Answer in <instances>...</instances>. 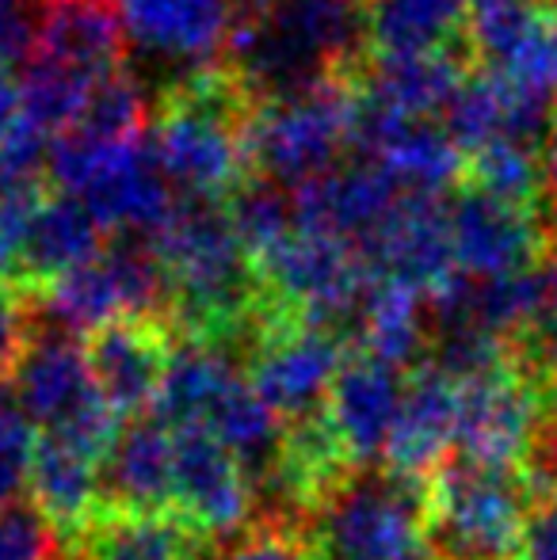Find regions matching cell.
Here are the masks:
<instances>
[{
	"label": "cell",
	"instance_id": "cell-1",
	"mask_svg": "<svg viewBox=\"0 0 557 560\" xmlns=\"http://www.w3.org/2000/svg\"><path fill=\"white\" fill-rule=\"evenodd\" d=\"M256 107L225 66L195 69L164 92L146 145L179 199L225 202L253 179L248 126Z\"/></svg>",
	"mask_w": 557,
	"mask_h": 560
},
{
	"label": "cell",
	"instance_id": "cell-2",
	"mask_svg": "<svg viewBox=\"0 0 557 560\" xmlns=\"http://www.w3.org/2000/svg\"><path fill=\"white\" fill-rule=\"evenodd\" d=\"M317 560H439L428 530V480L351 469L305 518Z\"/></svg>",
	"mask_w": 557,
	"mask_h": 560
},
{
	"label": "cell",
	"instance_id": "cell-3",
	"mask_svg": "<svg viewBox=\"0 0 557 560\" xmlns=\"http://www.w3.org/2000/svg\"><path fill=\"white\" fill-rule=\"evenodd\" d=\"M50 179L61 195L81 202L100 229L135 233L141 241L169 222L179 202L141 138L61 133L50 149Z\"/></svg>",
	"mask_w": 557,
	"mask_h": 560
},
{
	"label": "cell",
	"instance_id": "cell-4",
	"mask_svg": "<svg viewBox=\"0 0 557 560\" xmlns=\"http://www.w3.org/2000/svg\"><path fill=\"white\" fill-rule=\"evenodd\" d=\"M527 472L446 457L428 477V530L439 560H515L527 526Z\"/></svg>",
	"mask_w": 557,
	"mask_h": 560
},
{
	"label": "cell",
	"instance_id": "cell-5",
	"mask_svg": "<svg viewBox=\"0 0 557 560\" xmlns=\"http://www.w3.org/2000/svg\"><path fill=\"white\" fill-rule=\"evenodd\" d=\"M554 423V377L523 366L515 351V359L500 370L462 385L454 450L462 462L485 469L527 472L531 457Z\"/></svg>",
	"mask_w": 557,
	"mask_h": 560
},
{
	"label": "cell",
	"instance_id": "cell-6",
	"mask_svg": "<svg viewBox=\"0 0 557 560\" xmlns=\"http://www.w3.org/2000/svg\"><path fill=\"white\" fill-rule=\"evenodd\" d=\"M356 89L325 84L302 96L260 104L248 126L253 179H268L287 191L336 168L356 138Z\"/></svg>",
	"mask_w": 557,
	"mask_h": 560
},
{
	"label": "cell",
	"instance_id": "cell-7",
	"mask_svg": "<svg viewBox=\"0 0 557 560\" xmlns=\"http://www.w3.org/2000/svg\"><path fill=\"white\" fill-rule=\"evenodd\" d=\"M344 359H348V339L336 336L333 328L271 317L248 351V382L287 428L325 412Z\"/></svg>",
	"mask_w": 557,
	"mask_h": 560
},
{
	"label": "cell",
	"instance_id": "cell-8",
	"mask_svg": "<svg viewBox=\"0 0 557 560\" xmlns=\"http://www.w3.org/2000/svg\"><path fill=\"white\" fill-rule=\"evenodd\" d=\"M172 515L202 541H222L248 530L256 515V492L245 465L210 431H172Z\"/></svg>",
	"mask_w": 557,
	"mask_h": 560
},
{
	"label": "cell",
	"instance_id": "cell-9",
	"mask_svg": "<svg viewBox=\"0 0 557 560\" xmlns=\"http://www.w3.org/2000/svg\"><path fill=\"white\" fill-rule=\"evenodd\" d=\"M446 225H451L454 271L469 279L535 271L546 244L554 241V225L546 214L508 207L474 187H459L446 207Z\"/></svg>",
	"mask_w": 557,
	"mask_h": 560
},
{
	"label": "cell",
	"instance_id": "cell-10",
	"mask_svg": "<svg viewBox=\"0 0 557 560\" xmlns=\"http://www.w3.org/2000/svg\"><path fill=\"white\" fill-rule=\"evenodd\" d=\"M405 377L363 351H348L325 405V420L351 469H374L390 443Z\"/></svg>",
	"mask_w": 557,
	"mask_h": 560
},
{
	"label": "cell",
	"instance_id": "cell-11",
	"mask_svg": "<svg viewBox=\"0 0 557 560\" xmlns=\"http://www.w3.org/2000/svg\"><path fill=\"white\" fill-rule=\"evenodd\" d=\"M172 343L176 339L169 328L153 325V320H115L84 339L100 397L112 405V412L123 423L153 412Z\"/></svg>",
	"mask_w": 557,
	"mask_h": 560
},
{
	"label": "cell",
	"instance_id": "cell-12",
	"mask_svg": "<svg viewBox=\"0 0 557 560\" xmlns=\"http://www.w3.org/2000/svg\"><path fill=\"white\" fill-rule=\"evenodd\" d=\"M459 405L462 385L431 362H420L405 377V393L402 405H397V420L394 431H390L382 465L390 472H402V477L428 480L454 450Z\"/></svg>",
	"mask_w": 557,
	"mask_h": 560
},
{
	"label": "cell",
	"instance_id": "cell-13",
	"mask_svg": "<svg viewBox=\"0 0 557 560\" xmlns=\"http://www.w3.org/2000/svg\"><path fill=\"white\" fill-rule=\"evenodd\" d=\"M176 443L156 416L123 423L100 465V515H169ZM96 515V518H100Z\"/></svg>",
	"mask_w": 557,
	"mask_h": 560
},
{
	"label": "cell",
	"instance_id": "cell-14",
	"mask_svg": "<svg viewBox=\"0 0 557 560\" xmlns=\"http://www.w3.org/2000/svg\"><path fill=\"white\" fill-rule=\"evenodd\" d=\"M550 112V100L515 89L500 73H469L443 118L446 133L462 149V156H474L489 145H500V141L538 149V138L554 122Z\"/></svg>",
	"mask_w": 557,
	"mask_h": 560
},
{
	"label": "cell",
	"instance_id": "cell-15",
	"mask_svg": "<svg viewBox=\"0 0 557 560\" xmlns=\"http://www.w3.org/2000/svg\"><path fill=\"white\" fill-rule=\"evenodd\" d=\"M469 54H423V58H371L356 81L359 112L394 122H431L451 107L469 77Z\"/></svg>",
	"mask_w": 557,
	"mask_h": 560
},
{
	"label": "cell",
	"instance_id": "cell-16",
	"mask_svg": "<svg viewBox=\"0 0 557 560\" xmlns=\"http://www.w3.org/2000/svg\"><path fill=\"white\" fill-rule=\"evenodd\" d=\"M115 12L135 46L195 69H210L233 27V0H115Z\"/></svg>",
	"mask_w": 557,
	"mask_h": 560
},
{
	"label": "cell",
	"instance_id": "cell-17",
	"mask_svg": "<svg viewBox=\"0 0 557 560\" xmlns=\"http://www.w3.org/2000/svg\"><path fill=\"white\" fill-rule=\"evenodd\" d=\"M241 377L245 374H241L237 354L230 347L179 339V343H172L164 382L156 389L149 416H156L169 431H207L214 408Z\"/></svg>",
	"mask_w": 557,
	"mask_h": 560
},
{
	"label": "cell",
	"instance_id": "cell-18",
	"mask_svg": "<svg viewBox=\"0 0 557 560\" xmlns=\"http://www.w3.org/2000/svg\"><path fill=\"white\" fill-rule=\"evenodd\" d=\"M100 457L58 435H43L31 462L27 500L58 530L84 534L100 515Z\"/></svg>",
	"mask_w": 557,
	"mask_h": 560
},
{
	"label": "cell",
	"instance_id": "cell-19",
	"mask_svg": "<svg viewBox=\"0 0 557 560\" xmlns=\"http://www.w3.org/2000/svg\"><path fill=\"white\" fill-rule=\"evenodd\" d=\"M104 256V229L69 195H46L38 214L31 218L27 241L20 256V287H46L77 267Z\"/></svg>",
	"mask_w": 557,
	"mask_h": 560
},
{
	"label": "cell",
	"instance_id": "cell-20",
	"mask_svg": "<svg viewBox=\"0 0 557 560\" xmlns=\"http://www.w3.org/2000/svg\"><path fill=\"white\" fill-rule=\"evenodd\" d=\"M469 0H371L374 58H423L469 54Z\"/></svg>",
	"mask_w": 557,
	"mask_h": 560
},
{
	"label": "cell",
	"instance_id": "cell-21",
	"mask_svg": "<svg viewBox=\"0 0 557 560\" xmlns=\"http://www.w3.org/2000/svg\"><path fill=\"white\" fill-rule=\"evenodd\" d=\"M35 310L50 332H66L77 339H89L100 328L115 325V320H127L119 279H115L107 256L92 259V264L38 287Z\"/></svg>",
	"mask_w": 557,
	"mask_h": 560
},
{
	"label": "cell",
	"instance_id": "cell-22",
	"mask_svg": "<svg viewBox=\"0 0 557 560\" xmlns=\"http://www.w3.org/2000/svg\"><path fill=\"white\" fill-rule=\"evenodd\" d=\"M371 359L386 362L402 374L405 366H420V351H428V298L397 282H374L356 325V347Z\"/></svg>",
	"mask_w": 557,
	"mask_h": 560
},
{
	"label": "cell",
	"instance_id": "cell-23",
	"mask_svg": "<svg viewBox=\"0 0 557 560\" xmlns=\"http://www.w3.org/2000/svg\"><path fill=\"white\" fill-rule=\"evenodd\" d=\"M207 541L176 515H100L77 541L84 560H202Z\"/></svg>",
	"mask_w": 557,
	"mask_h": 560
},
{
	"label": "cell",
	"instance_id": "cell-24",
	"mask_svg": "<svg viewBox=\"0 0 557 560\" xmlns=\"http://www.w3.org/2000/svg\"><path fill=\"white\" fill-rule=\"evenodd\" d=\"M550 12L538 0H469L466 43L469 58L485 61V73H508L512 61L543 35Z\"/></svg>",
	"mask_w": 557,
	"mask_h": 560
},
{
	"label": "cell",
	"instance_id": "cell-25",
	"mask_svg": "<svg viewBox=\"0 0 557 560\" xmlns=\"http://www.w3.org/2000/svg\"><path fill=\"white\" fill-rule=\"evenodd\" d=\"M462 187H474V191L508 202V207L546 214V156H538V149L531 145L500 141V145L466 156Z\"/></svg>",
	"mask_w": 557,
	"mask_h": 560
},
{
	"label": "cell",
	"instance_id": "cell-26",
	"mask_svg": "<svg viewBox=\"0 0 557 560\" xmlns=\"http://www.w3.org/2000/svg\"><path fill=\"white\" fill-rule=\"evenodd\" d=\"M225 210H230V222L237 229L241 244H245L253 264L268 256L271 248H279L298 229L290 191L279 184H268V179H248V184L233 195Z\"/></svg>",
	"mask_w": 557,
	"mask_h": 560
},
{
	"label": "cell",
	"instance_id": "cell-27",
	"mask_svg": "<svg viewBox=\"0 0 557 560\" xmlns=\"http://www.w3.org/2000/svg\"><path fill=\"white\" fill-rule=\"evenodd\" d=\"M38 439L43 435L20 412V405L12 400V389L0 393V508H12L27 492Z\"/></svg>",
	"mask_w": 557,
	"mask_h": 560
},
{
	"label": "cell",
	"instance_id": "cell-28",
	"mask_svg": "<svg viewBox=\"0 0 557 560\" xmlns=\"http://www.w3.org/2000/svg\"><path fill=\"white\" fill-rule=\"evenodd\" d=\"M535 275H538L535 320H531L527 336L515 343V351H520L523 366H531L543 377H554L557 374V236L546 244Z\"/></svg>",
	"mask_w": 557,
	"mask_h": 560
},
{
	"label": "cell",
	"instance_id": "cell-29",
	"mask_svg": "<svg viewBox=\"0 0 557 560\" xmlns=\"http://www.w3.org/2000/svg\"><path fill=\"white\" fill-rule=\"evenodd\" d=\"M58 538L61 530L31 500L0 508V560H58Z\"/></svg>",
	"mask_w": 557,
	"mask_h": 560
},
{
	"label": "cell",
	"instance_id": "cell-30",
	"mask_svg": "<svg viewBox=\"0 0 557 560\" xmlns=\"http://www.w3.org/2000/svg\"><path fill=\"white\" fill-rule=\"evenodd\" d=\"M222 560H317L310 546V534L302 523H282V518H253L248 530L233 538Z\"/></svg>",
	"mask_w": 557,
	"mask_h": 560
},
{
	"label": "cell",
	"instance_id": "cell-31",
	"mask_svg": "<svg viewBox=\"0 0 557 560\" xmlns=\"http://www.w3.org/2000/svg\"><path fill=\"white\" fill-rule=\"evenodd\" d=\"M27 339L31 332H27V317H23V305L0 287V385L12 374L15 359H20V351L27 347Z\"/></svg>",
	"mask_w": 557,
	"mask_h": 560
},
{
	"label": "cell",
	"instance_id": "cell-32",
	"mask_svg": "<svg viewBox=\"0 0 557 560\" xmlns=\"http://www.w3.org/2000/svg\"><path fill=\"white\" fill-rule=\"evenodd\" d=\"M15 122H20V84L8 73H0V145L15 130Z\"/></svg>",
	"mask_w": 557,
	"mask_h": 560
},
{
	"label": "cell",
	"instance_id": "cell-33",
	"mask_svg": "<svg viewBox=\"0 0 557 560\" xmlns=\"http://www.w3.org/2000/svg\"><path fill=\"white\" fill-rule=\"evenodd\" d=\"M546 218L557 225V126L550 130V145H546Z\"/></svg>",
	"mask_w": 557,
	"mask_h": 560
},
{
	"label": "cell",
	"instance_id": "cell-34",
	"mask_svg": "<svg viewBox=\"0 0 557 560\" xmlns=\"http://www.w3.org/2000/svg\"><path fill=\"white\" fill-rule=\"evenodd\" d=\"M58 560H84V557H81V553H77V549H73V553H61Z\"/></svg>",
	"mask_w": 557,
	"mask_h": 560
},
{
	"label": "cell",
	"instance_id": "cell-35",
	"mask_svg": "<svg viewBox=\"0 0 557 560\" xmlns=\"http://www.w3.org/2000/svg\"><path fill=\"white\" fill-rule=\"evenodd\" d=\"M554 408H557V374H554Z\"/></svg>",
	"mask_w": 557,
	"mask_h": 560
},
{
	"label": "cell",
	"instance_id": "cell-36",
	"mask_svg": "<svg viewBox=\"0 0 557 560\" xmlns=\"http://www.w3.org/2000/svg\"><path fill=\"white\" fill-rule=\"evenodd\" d=\"M538 4H543V0H538Z\"/></svg>",
	"mask_w": 557,
	"mask_h": 560
}]
</instances>
